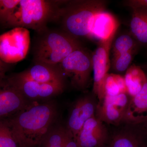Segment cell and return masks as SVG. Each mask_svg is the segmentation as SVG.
<instances>
[{
    "label": "cell",
    "mask_w": 147,
    "mask_h": 147,
    "mask_svg": "<svg viewBox=\"0 0 147 147\" xmlns=\"http://www.w3.org/2000/svg\"><path fill=\"white\" fill-rule=\"evenodd\" d=\"M58 115L57 104L51 100L31 102L7 120L18 147H41Z\"/></svg>",
    "instance_id": "6da1fadb"
},
{
    "label": "cell",
    "mask_w": 147,
    "mask_h": 147,
    "mask_svg": "<svg viewBox=\"0 0 147 147\" xmlns=\"http://www.w3.org/2000/svg\"><path fill=\"white\" fill-rule=\"evenodd\" d=\"M67 1L20 0L6 25L34 30L37 33L48 29L50 22L60 20Z\"/></svg>",
    "instance_id": "7a4b0ae2"
},
{
    "label": "cell",
    "mask_w": 147,
    "mask_h": 147,
    "mask_svg": "<svg viewBox=\"0 0 147 147\" xmlns=\"http://www.w3.org/2000/svg\"><path fill=\"white\" fill-rule=\"evenodd\" d=\"M107 3L102 0L67 1L59 20L63 31L78 40L90 38L95 16L105 11Z\"/></svg>",
    "instance_id": "3957f363"
},
{
    "label": "cell",
    "mask_w": 147,
    "mask_h": 147,
    "mask_svg": "<svg viewBox=\"0 0 147 147\" xmlns=\"http://www.w3.org/2000/svg\"><path fill=\"white\" fill-rule=\"evenodd\" d=\"M38 34L33 49L34 63L58 65L69 54L82 47L79 40L63 30L47 29Z\"/></svg>",
    "instance_id": "277c9868"
},
{
    "label": "cell",
    "mask_w": 147,
    "mask_h": 147,
    "mask_svg": "<svg viewBox=\"0 0 147 147\" xmlns=\"http://www.w3.org/2000/svg\"><path fill=\"white\" fill-rule=\"evenodd\" d=\"M59 65L75 88L82 90L87 88L93 70L92 60V55L83 47L69 54Z\"/></svg>",
    "instance_id": "5b68a950"
},
{
    "label": "cell",
    "mask_w": 147,
    "mask_h": 147,
    "mask_svg": "<svg viewBox=\"0 0 147 147\" xmlns=\"http://www.w3.org/2000/svg\"><path fill=\"white\" fill-rule=\"evenodd\" d=\"M30 43L29 30L17 27L0 35V58L5 63H16L24 60Z\"/></svg>",
    "instance_id": "8992f818"
},
{
    "label": "cell",
    "mask_w": 147,
    "mask_h": 147,
    "mask_svg": "<svg viewBox=\"0 0 147 147\" xmlns=\"http://www.w3.org/2000/svg\"><path fill=\"white\" fill-rule=\"evenodd\" d=\"M130 98L127 93L106 96L96 105V116L105 123L115 125L123 123Z\"/></svg>",
    "instance_id": "52a82bcc"
},
{
    "label": "cell",
    "mask_w": 147,
    "mask_h": 147,
    "mask_svg": "<svg viewBox=\"0 0 147 147\" xmlns=\"http://www.w3.org/2000/svg\"><path fill=\"white\" fill-rule=\"evenodd\" d=\"M31 102L11 83L8 76L0 79V121L24 110Z\"/></svg>",
    "instance_id": "ba28073f"
},
{
    "label": "cell",
    "mask_w": 147,
    "mask_h": 147,
    "mask_svg": "<svg viewBox=\"0 0 147 147\" xmlns=\"http://www.w3.org/2000/svg\"><path fill=\"white\" fill-rule=\"evenodd\" d=\"M114 37L100 41L92 55L94 72L93 91L99 101L103 99L102 85L110 68V51Z\"/></svg>",
    "instance_id": "9c48e42d"
},
{
    "label": "cell",
    "mask_w": 147,
    "mask_h": 147,
    "mask_svg": "<svg viewBox=\"0 0 147 147\" xmlns=\"http://www.w3.org/2000/svg\"><path fill=\"white\" fill-rule=\"evenodd\" d=\"M8 76L9 79L28 100L46 99L61 94L65 83H40Z\"/></svg>",
    "instance_id": "30bf717a"
},
{
    "label": "cell",
    "mask_w": 147,
    "mask_h": 147,
    "mask_svg": "<svg viewBox=\"0 0 147 147\" xmlns=\"http://www.w3.org/2000/svg\"><path fill=\"white\" fill-rule=\"evenodd\" d=\"M108 138V129L104 123L95 115L84 123L75 141L79 147H102Z\"/></svg>",
    "instance_id": "8fae6325"
},
{
    "label": "cell",
    "mask_w": 147,
    "mask_h": 147,
    "mask_svg": "<svg viewBox=\"0 0 147 147\" xmlns=\"http://www.w3.org/2000/svg\"><path fill=\"white\" fill-rule=\"evenodd\" d=\"M11 76L17 79L40 83H65V77L59 65L34 63L26 70Z\"/></svg>",
    "instance_id": "7c38bea8"
},
{
    "label": "cell",
    "mask_w": 147,
    "mask_h": 147,
    "mask_svg": "<svg viewBox=\"0 0 147 147\" xmlns=\"http://www.w3.org/2000/svg\"><path fill=\"white\" fill-rule=\"evenodd\" d=\"M96 105L88 96L80 98L74 104L66 128L74 140L86 122L95 116Z\"/></svg>",
    "instance_id": "4fadbf2b"
},
{
    "label": "cell",
    "mask_w": 147,
    "mask_h": 147,
    "mask_svg": "<svg viewBox=\"0 0 147 147\" xmlns=\"http://www.w3.org/2000/svg\"><path fill=\"white\" fill-rule=\"evenodd\" d=\"M147 136L133 125L126 124L113 134L108 147H146Z\"/></svg>",
    "instance_id": "5bb4252c"
},
{
    "label": "cell",
    "mask_w": 147,
    "mask_h": 147,
    "mask_svg": "<svg viewBox=\"0 0 147 147\" xmlns=\"http://www.w3.org/2000/svg\"><path fill=\"white\" fill-rule=\"evenodd\" d=\"M119 21L112 13L104 11L95 16L92 25L90 38L94 37L100 41L115 36L119 26Z\"/></svg>",
    "instance_id": "9a60e30c"
},
{
    "label": "cell",
    "mask_w": 147,
    "mask_h": 147,
    "mask_svg": "<svg viewBox=\"0 0 147 147\" xmlns=\"http://www.w3.org/2000/svg\"><path fill=\"white\" fill-rule=\"evenodd\" d=\"M147 116V81L140 91L131 97L124 123L136 125Z\"/></svg>",
    "instance_id": "2e32d148"
},
{
    "label": "cell",
    "mask_w": 147,
    "mask_h": 147,
    "mask_svg": "<svg viewBox=\"0 0 147 147\" xmlns=\"http://www.w3.org/2000/svg\"><path fill=\"white\" fill-rule=\"evenodd\" d=\"M130 29L131 35L137 42L147 44V9H132Z\"/></svg>",
    "instance_id": "e0dca14e"
},
{
    "label": "cell",
    "mask_w": 147,
    "mask_h": 147,
    "mask_svg": "<svg viewBox=\"0 0 147 147\" xmlns=\"http://www.w3.org/2000/svg\"><path fill=\"white\" fill-rule=\"evenodd\" d=\"M127 94L133 97L140 91L147 81V76L141 67L132 65L127 70L124 77Z\"/></svg>",
    "instance_id": "ac0fdd59"
},
{
    "label": "cell",
    "mask_w": 147,
    "mask_h": 147,
    "mask_svg": "<svg viewBox=\"0 0 147 147\" xmlns=\"http://www.w3.org/2000/svg\"><path fill=\"white\" fill-rule=\"evenodd\" d=\"M103 98L106 96H114L122 93H127L124 78L119 74H108L105 76L103 85Z\"/></svg>",
    "instance_id": "d6986e66"
},
{
    "label": "cell",
    "mask_w": 147,
    "mask_h": 147,
    "mask_svg": "<svg viewBox=\"0 0 147 147\" xmlns=\"http://www.w3.org/2000/svg\"><path fill=\"white\" fill-rule=\"evenodd\" d=\"M67 133L66 127L55 125L45 137L41 147H65Z\"/></svg>",
    "instance_id": "ffe728a7"
},
{
    "label": "cell",
    "mask_w": 147,
    "mask_h": 147,
    "mask_svg": "<svg viewBox=\"0 0 147 147\" xmlns=\"http://www.w3.org/2000/svg\"><path fill=\"white\" fill-rule=\"evenodd\" d=\"M112 44L113 56L128 52H136L138 47V42L131 34L121 35Z\"/></svg>",
    "instance_id": "44dd1931"
},
{
    "label": "cell",
    "mask_w": 147,
    "mask_h": 147,
    "mask_svg": "<svg viewBox=\"0 0 147 147\" xmlns=\"http://www.w3.org/2000/svg\"><path fill=\"white\" fill-rule=\"evenodd\" d=\"M0 147H18L7 119L0 121Z\"/></svg>",
    "instance_id": "7402d4cb"
},
{
    "label": "cell",
    "mask_w": 147,
    "mask_h": 147,
    "mask_svg": "<svg viewBox=\"0 0 147 147\" xmlns=\"http://www.w3.org/2000/svg\"><path fill=\"white\" fill-rule=\"evenodd\" d=\"M135 53L136 52H130L113 56L112 61L113 69L119 73L127 71Z\"/></svg>",
    "instance_id": "603a6c76"
},
{
    "label": "cell",
    "mask_w": 147,
    "mask_h": 147,
    "mask_svg": "<svg viewBox=\"0 0 147 147\" xmlns=\"http://www.w3.org/2000/svg\"><path fill=\"white\" fill-rule=\"evenodd\" d=\"M20 0H0V23L6 25Z\"/></svg>",
    "instance_id": "cb8c5ba5"
},
{
    "label": "cell",
    "mask_w": 147,
    "mask_h": 147,
    "mask_svg": "<svg viewBox=\"0 0 147 147\" xmlns=\"http://www.w3.org/2000/svg\"><path fill=\"white\" fill-rule=\"evenodd\" d=\"M124 5L132 9L134 8L147 9V0H128L125 1Z\"/></svg>",
    "instance_id": "d4e9b609"
},
{
    "label": "cell",
    "mask_w": 147,
    "mask_h": 147,
    "mask_svg": "<svg viewBox=\"0 0 147 147\" xmlns=\"http://www.w3.org/2000/svg\"><path fill=\"white\" fill-rule=\"evenodd\" d=\"M133 125L137 127L145 135L147 136V116L139 123Z\"/></svg>",
    "instance_id": "484cf974"
},
{
    "label": "cell",
    "mask_w": 147,
    "mask_h": 147,
    "mask_svg": "<svg viewBox=\"0 0 147 147\" xmlns=\"http://www.w3.org/2000/svg\"><path fill=\"white\" fill-rule=\"evenodd\" d=\"M9 64L5 63L0 58V79L5 76L6 73L8 70Z\"/></svg>",
    "instance_id": "4316f807"
},
{
    "label": "cell",
    "mask_w": 147,
    "mask_h": 147,
    "mask_svg": "<svg viewBox=\"0 0 147 147\" xmlns=\"http://www.w3.org/2000/svg\"><path fill=\"white\" fill-rule=\"evenodd\" d=\"M141 67L142 68L144 69H146L147 70V64L143 65H142V66Z\"/></svg>",
    "instance_id": "83f0119b"
}]
</instances>
